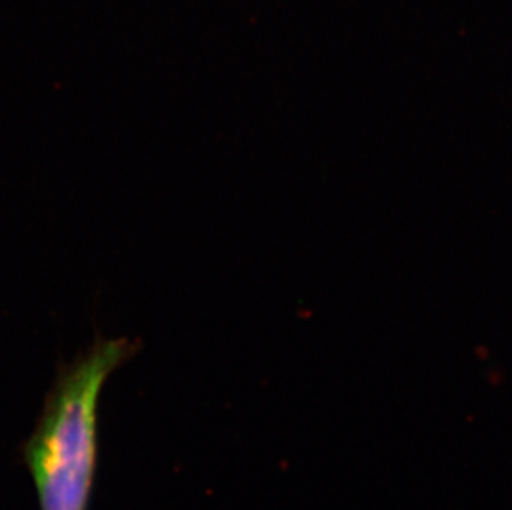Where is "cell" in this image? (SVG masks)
<instances>
[{"label":"cell","mask_w":512,"mask_h":510,"mask_svg":"<svg viewBox=\"0 0 512 510\" xmlns=\"http://www.w3.org/2000/svg\"><path fill=\"white\" fill-rule=\"evenodd\" d=\"M135 352L126 338L97 337L58 378L25 449L40 510L88 509L97 464L98 400L113 371Z\"/></svg>","instance_id":"6da1fadb"}]
</instances>
